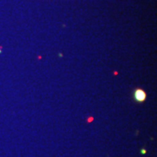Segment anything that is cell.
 Listing matches in <instances>:
<instances>
[{
    "mask_svg": "<svg viewBox=\"0 0 157 157\" xmlns=\"http://www.w3.org/2000/svg\"><path fill=\"white\" fill-rule=\"evenodd\" d=\"M134 98L138 102H143L147 98L146 93L142 89H136L134 93Z\"/></svg>",
    "mask_w": 157,
    "mask_h": 157,
    "instance_id": "6da1fadb",
    "label": "cell"
},
{
    "mask_svg": "<svg viewBox=\"0 0 157 157\" xmlns=\"http://www.w3.org/2000/svg\"><path fill=\"white\" fill-rule=\"evenodd\" d=\"M141 153H142V154H145V153H146V150H145V149H142V150H141Z\"/></svg>",
    "mask_w": 157,
    "mask_h": 157,
    "instance_id": "7a4b0ae2",
    "label": "cell"
},
{
    "mask_svg": "<svg viewBox=\"0 0 157 157\" xmlns=\"http://www.w3.org/2000/svg\"><path fill=\"white\" fill-rule=\"evenodd\" d=\"M0 52H1V50H0Z\"/></svg>",
    "mask_w": 157,
    "mask_h": 157,
    "instance_id": "3957f363",
    "label": "cell"
}]
</instances>
